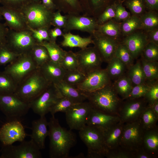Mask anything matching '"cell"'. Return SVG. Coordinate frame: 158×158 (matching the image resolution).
<instances>
[{"label": "cell", "mask_w": 158, "mask_h": 158, "mask_svg": "<svg viewBox=\"0 0 158 158\" xmlns=\"http://www.w3.org/2000/svg\"><path fill=\"white\" fill-rule=\"evenodd\" d=\"M49 139V157L51 158H68L71 149L76 144V137L72 130L62 127L54 115L48 122Z\"/></svg>", "instance_id": "cell-1"}, {"label": "cell", "mask_w": 158, "mask_h": 158, "mask_svg": "<svg viewBox=\"0 0 158 158\" xmlns=\"http://www.w3.org/2000/svg\"><path fill=\"white\" fill-rule=\"evenodd\" d=\"M85 93L93 108L107 114L118 115V109L123 100L111 84L94 92Z\"/></svg>", "instance_id": "cell-2"}, {"label": "cell", "mask_w": 158, "mask_h": 158, "mask_svg": "<svg viewBox=\"0 0 158 158\" xmlns=\"http://www.w3.org/2000/svg\"><path fill=\"white\" fill-rule=\"evenodd\" d=\"M51 83L36 69L18 85L14 94L22 101L30 103L41 94Z\"/></svg>", "instance_id": "cell-3"}, {"label": "cell", "mask_w": 158, "mask_h": 158, "mask_svg": "<svg viewBox=\"0 0 158 158\" xmlns=\"http://www.w3.org/2000/svg\"><path fill=\"white\" fill-rule=\"evenodd\" d=\"M79 130L80 138L87 147V157L102 158L105 157L108 150L104 142L103 131L95 127L87 125Z\"/></svg>", "instance_id": "cell-4"}, {"label": "cell", "mask_w": 158, "mask_h": 158, "mask_svg": "<svg viewBox=\"0 0 158 158\" xmlns=\"http://www.w3.org/2000/svg\"><path fill=\"white\" fill-rule=\"evenodd\" d=\"M21 11L28 26L34 29H50L53 12L45 8L41 3L30 2Z\"/></svg>", "instance_id": "cell-5"}, {"label": "cell", "mask_w": 158, "mask_h": 158, "mask_svg": "<svg viewBox=\"0 0 158 158\" xmlns=\"http://www.w3.org/2000/svg\"><path fill=\"white\" fill-rule=\"evenodd\" d=\"M30 109L29 103L22 101L14 94L0 95V110L8 121L20 120Z\"/></svg>", "instance_id": "cell-6"}, {"label": "cell", "mask_w": 158, "mask_h": 158, "mask_svg": "<svg viewBox=\"0 0 158 158\" xmlns=\"http://www.w3.org/2000/svg\"><path fill=\"white\" fill-rule=\"evenodd\" d=\"M37 68L29 52L20 55L5 67L4 71L10 75L18 85Z\"/></svg>", "instance_id": "cell-7"}, {"label": "cell", "mask_w": 158, "mask_h": 158, "mask_svg": "<svg viewBox=\"0 0 158 158\" xmlns=\"http://www.w3.org/2000/svg\"><path fill=\"white\" fill-rule=\"evenodd\" d=\"M145 130L139 119L124 123L120 145L134 154L142 147Z\"/></svg>", "instance_id": "cell-8"}, {"label": "cell", "mask_w": 158, "mask_h": 158, "mask_svg": "<svg viewBox=\"0 0 158 158\" xmlns=\"http://www.w3.org/2000/svg\"><path fill=\"white\" fill-rule=\"evenodd\" d=\"M63 97L56 85L51 83L41 94L29 103L30 109L40 116H45Z\"/></svg>", "instance_id": "cell-9"}, {"label": "cell", "mask_w": 158, "mask_h": 158, "mask_svg": "<svg viewBox=\"0 0 158 158\" xmlns=\"http://www.w3.org/2000/svg\"><path fill=\"white\" fill-rule=\"evenodd\" d=\"M37 44L29 30L16 31L9 29L6 44L18 54L20 55L29 52Z\"/></svg>", "instance_id": "cell-10"}, {"label": "cell", "mask_w": 158, "mask_h": 158, "mask_svg": "<svg viewBox=\"0 0 158 158\" xmlns=\"http://www.w3.org/2000/svg\"><path fill=\"white\" fill-rule=\"evenodd\" d=\"M147 104L144 97L123 100L118 111L120 122L126 123L138 120Z\"/></svg>", "instance_id": "cell-11"}, {"label": "cell", "mask_w": 158, "mask_h": 158, "mask_svg": "<svg viewBox=\"0 0 158 158\" xmlns=\"http://www.w3.org/2000/svg\"><path fill=\"white\" fill-rule=\"evenodd\" d=\"M92 107L88 101L75 104L65 112L67 123L70 129L79 130L86 125V121Z\"/></svg>", "instance_id": "cell-12"}, {"label": "cell", "mask_w": 158, "mask_h": 158, "mask_svg": "<svg viewBox=\"0 0 158 158\" xmlns=\"http://www.w3.org/2000/svg\"><path fill=\"white\" fill-rule=\"evenodd\" d=\"M17 145H4L1 158H41L40 150L31 140H25Z\"/></svg>", "instance_id": "cell-13"}, {"label": "cell", "mask_w": 158, "mask_h": 158, "mask_svg": "<svg viewBox=\"0 0 158 158\" xmlns=\"http://www.w3.org/2000/svg\"><path fill=\"white\" fill-rule=\"evenodd\" d=\"M75 53L78 59V70L86 75L93 71L101 68L103 61L94 46L81 49Z\"/></svg>", "instance_id": "cell-14"}, {"label": "cell", "mask_w": 158, "mask_h": 158, "mask_svg": "<svg viewBox=\"0 0 158 158\" xmlns=\"http://www.w3.org/2000/svg\"><path fill=\"white\" fill-rule=\"evenodd\" d=\"M111 80L106 69L100 68L87 74L84 80L76 87L84 93H90L111 84Z\"/></svg>", "instance_id": "cell-15"}, {"label": "cell", "mask_w": 158, "mask_h": 158, "mask_svg": "<svg viewBox=\"0 0 158 158\" xmlns=\"http://www.w3.org/2000/svg\"><path fill=\"white\" fill-rule=\"evenodd\" d=\"M28 135L20 120L8 121L0 128V140L4 145L22 142Z\"/></svg>", "instance_id": "cell-16"}, {"label": "cell", "mask_w": 158, "mask_h": 158, "mask_svg": "<svg viewBox=\"0 0 158 158\" xmlns=\"http://www.w3.org/2000/svg\"><path fill=\"white\" fill-rule=\"evenodd\" d=\"M0 14L5 20L4 25L9 29L16 31L28 30V25L21 11L2 6H0Z\"/></svg>", "instance_id": "cell-17"}, {"label": "cell", "mask_w": 158, "mask_h": 158, "mask_svg": "<svg viewBox=\"0 0 158 158\" xmlns=\"http://www.w3.org/2000/svg\"><path fill=\"white\" fill-rule=\"evenodd\" d=\"M94 47L99 53L103 61L108 62L114 56L118 44L115 39L96 31L93 34Z\"/></svg>", "instance_id": "cell-18"}, {"label": "cell", "mask_w": 158, "mask_h": 158, "mask_svg": "<svg viewBox=\"0 0 158 158\" xmlns=\"http://www.w3.org/2000/svg\"><path fill=\"white\" fill-rule=\"evenodd\" d=\"M120 121L118 115L107 114L92 108L87 118L86 125L104 131Z\"/></svg>", "instance_id": "cell-19"}, {"label": "cell", "mask_w": 158, "mask_h": 158, "mask_svg": "<svg viewBox=\"0 0 158 158\" xmlns=\"http://www.w3.org/2000/svg\"><path fill=\"white\" fill-rule=\"evenodd\" d=\"M98 25L91 18L71 15L67 16L66 23L63 29L66 32L76 30L93 34Z\"/></svg>", "instance_id": "cell-20"}, {"label": "cell", "mask_w": 158, "mask_h": 158, "mask_svg": "<svg viewBox=\"0 0 158 158\" xmlns=\"http://www.w3.org/2000/svg\"><path fill=\"white\" fill-rule=\"evenodd\" d=\"M48 122L45 116H40L32 122L31 140L41 150L45 148V140L48 136Z\"/></svg>", "instance_id": "cell-21"}, {"label": "cell", "mask_w": 158, "mask_h": 158, "mask_svg": "<svg viewBox=\"0 0 158 158\" xmlns=\"http://www.w3.org/2000/svg\"><path fill=\"white\" fill-rule=\"evenodd\" d=\"M148 42L145 33L134 32L127 35L122 43L126 46L134 59L141 55Z\"/></svg>", "instance_id": "cell-22"}, {"label": "cell", "mask_w": 158, "mask_h": 158, "mask_svg": "<svg viewBox=\"0 0 158 158\" xmlns=\"http://www.w3.org/2000/svg\"><path fill=\"white\" fill-rule=\"evenodd\" d=\"M38 68L47 81L55 84L63 80L66 71L60 63L51 60Z\"/></svg>", "instance_id": "cell-23"}, {"label": "cell", "mask_w": 158, "mask_h": 158, "mask_svg": "<svg viewBox=\"0 0 158 158\" xmlns=\"http://www.w3.org/2000/svg\"><path fill=\"white\" fill-rule=\"evenodd\" d=\"M124 124L120 121L103 131L104 142L108 151L120 145Z\"/></svg>", "instance_id": "cell-24"}, {"label": "cell", "mask_w": 158, "mask_h": 158, "mask_svg": "<svg viewBox=\"0 0 158 158\" xmlns=\"http://www.w3.org/2000/svg\"><path fill=\"white\" fill-rule=\"evenodd\" d=\"M142 147L153 158L158 157V128L145 130L143 138Z\"/></svg>", "instance_id": "cell-25"}, {"label": "cell", "mask_w": 158, "mask_h": 158, "mask_svg": "<svg viewBox=\"0 0 158 158\" xmlns=\"http://www.w3.org/2000/svg\"><path fill=\"white\" fill-rule=\"evenodd\" d=\"M55 85L63 97L75 103L87 100L85 94L75 86L68 84L63 80Z\"/></svg>", "instance_id": "cell-26"}, {"label": "cell", "mask_w": 158, "mask_h": 158, "mask_svg": "<svg viewBox=\"0 0 158 158\" xmlns=\"http://www.w3.org/2000/svg\"><path fill=\"white\" fill-rule=\"evenodd\" d=\"M63 40L61 43L63 47H79L81 49L87 47L93 41L91 37H83L78 35L73 34L70 32L63 33Z\"/></svg>", "instance_id": "cell-27"}, {"label": "cell", "mask_w": 158, "mask_h": 158, "mask_svg": "<svg viewBox=\"0 0 158 158\" xmlns=\"http://www.w3.org/2000/svg\"><path fill=\"white\" fill-rule=\"evenodd\" d=\"M112 86L122 100L128 98L133 87L129 78L125 74L115 80Z\"/></svg>", "instance_id": "cell-28"}, {"label": "cell", "mask_w": 158, "mask_h": 158, "mask_svg": "<svg viewBox=\"0 0 158 158\" xmlns=\"http://www.w3.org/2000/svg\"><path fill=\"white\" fill-rule=\"evenodd\" d=\"M107 63L105 69L111 80H115L125 74L127 67L118 58L114 56Z\"/></svg>", "instance_id": "cell-29"}, {"label": "cell", "mask_w": 158, "mask_h": 158, "mask_svg": "<svg viewBox=\"0 0 158 158\" xmlns=\"http://www.w3.org/2000/svg\"><path fill=\"white\" fill-rule=\"evenodd\" d=\"M38 44L45 47L48 52L51 60L60 63L66 51L61 48L56 44V42L44 41Z\"/></svg>", "instance_id": "cell-30"}, {"label": "cell", "mask_w": 158, "mask_h": 158, "mask_svg": "<svg viewBox=\"0 0 158 158\" xmlns=\"http://www.w3.org/2000/svg\"><path fill=\"white\" fill-rule=\"evenodd\" d=\"M121 24L111 20L102 24L98 25L96 31L115 39L119 36L121 32Z\"/></svg>", "instance_id": "cell-31"}, {"label": "cell", "mask_w": 158, "mask_h": 158, "mask_svg": "<svg viewBox=\"0 0 158 158\" xmlns=\"http://www.w3.org/2000/svg\"><path fill=\"white\" fill-rule=\"evenodd\" d=\"M140 62L146 81H148L149 83L157 81L158 79L157 61H147L142 59Z\"/></svg>", "instance_id": "cell-32"}, {"label": "cell", "mask_w": 158, "mask_h": 158, "mask_svg": "<svg viewBox=\"0 0 158 158\" xmlns=\"http://www.w3.org/2000/svg\"><path fill=\"white\" fill-rule=\"evenodd\" d=\"M127 75L133 86L146 83L141 62L138 61L128 68Z\"/></svg>", "instance_id": "cell-33"}, {"label": "cell", "mask_w": 158, "mask_h": 158, "mask_svg": "<svg viewBox=\"0 0 158 158\" xmlns=\"http://www.w3.org/2000/svg\"><path fill=\"white\" fill-rule=\"evenodd\" d=\"M30 53L38 68L51 60L46 49L38 44L33 47Z\"/></svg>", "instance_id": "cell-34"}, {"label": "cell", "mask_w": 158, "mask_h": 158, "mask_svg": "<svg viewBox=\"0 0 158 158\" xmlns=\"http://www.w3.org/2000/svg\"><path fill=\"white\" fill-rule=\"evenodd\" d=\"M139 119L144 129L147 130L152 129L157 126L158 116L147 105L141 113Z\"/></svg>", "instance_id": "cell-35"}, {"label": "cell", "mask_w": 158, "mask_h": 158, "mask_svg": "<svg viewBox=\"0 0 158 158\" xmlns=\"http://www.w3.org/2000/svg\"><path fill=\"white\" fill-rule=\"evenodd\" d=\"M17 86L10 75L4 71H0V95L14 94Z\"/></svg>", "instance_id": "cell-36"}, {"label": "cell", "mask_w": 158, "mask_h": 158, "mask_svg": "<svg viewBox=\"0 0 158 158\" xmlns=\"http://www.w3.org/2000/svg\"><path fill=\"white\" fill-rule=\"evenodd\" d=\"M121 32L127 35L137 30L142 29V24L140 17L133 15L123 21L121 24Z\"/></svg>", "instance_id": "cell-37"}, {"label": "cell", "mask_w": 158, "mask_h": 158, "mask_svg": "<svg viewBox=\"0 0 158 158\" xmlns=\"http://www.w3.org/2000/svg\"><path fill=\"white\" fill-rule=\"evenodd\" d=\"M139 17L142 24V29L148 31L158 28V15L154 12L150 11L144 13Z\"/></svg>", "instance_id": "cell-38"}, {"label": "cell", "mask_w": 158, "mask_h": 158, "mask_svg": "<svg viewBox=\"0 0 158 158\" xmlns=\"http://www.w3.org/2000/svg\"><path fill=\"white\" fill-rule=\"evenodd\" d=\"M114 56L120 60L128 69L133 64L134 59L127 47L123 43H118V44Z\"/></svg>", "instance_id": "cell-39"}, {"label": "cell", "mask_w": 158, "mask_h": 158, "mask_svg": "<svg viewBox=\"0 0 158 158\" xmlns=\"http://www.w3.org/2000/svg\"><path fill=\"white\" fill-rule=\"evenodd\" d=\"M86 75L78 70L66 71L63 81L71 85L76 86L85 79Z\"/></svg>", "instance_id": "cell-40"}, {"label": "cell", "mask_w": 158, "mask_h": 158, "mask_svg": "<svg viewBox=\"0 0 158 158\" xmlns=\"http://www.w3.org/2000/svg\"><path fill=\"white\" fill-rule=\"evenodd\" d=\"M60 64L66 71L78 70V61L75 53L71 50L66 51Z\"/></svg>", "instance_id": "cell-41"}, {"label": "cell", "mask_w": 158, "mask_h": 158, "mask_svg": "<svg viewBox=\"0 0 158 158\" xmlns=\"http://www.w3.org/2000/svg\"><path fill=\"white\" fill-rule=\"evenodd\" d=\"M20 55L11 50L6 43L1 46L0 47V66L5 65L11 63Z\"/></svg>", "instance_id": "cell-42"}, {"label": "cell", "mask_w": 158, "mask_h": 158, "mask_svg": "<svg viewBox=\"0 0 158 158\" xmlns=\"http://www.w3.org/2000/svg\"><path fill=\"white\" fill-rule=\"evenodd\" d=\"M142 59L150 61L158 60V45L148 42L144 48L142 53Z\"/></svg>", "instance_id": "cell-43"}, {"label": "cell", "mask_w": 158, "mask_h": 158, "mask_svg": "<svg viewBox=\"0 0 158 158\" xmlns=\"http://www.w3.org/2000/svg\"><path fill=\"white\" fill-rule=\"evenodd\" d=\"M76 103L71 99L64 97L60 99L50 109L51 115L59 112L65 113L69 108Z\"/></svg>", "instance_id": "cell-44"}, {"label": "cell", "mask_w": 158, "mask_h": 158, "mask_svg": "<svg viewBox=\"0 0 158 158\" xmlns=\"http://www.w3.org/2000/svg\"><path fill=\"white\" fill-rule=\"evenodd\" d=\"M126 4L133 15L139 17L144 13L146 7L144 0H127Z\"/></svg>", "instance_id": "cell-45"}, {"label": "cell", "mask_w": 158, "mask_h": 158, "mask_svg": "<svg viewBox=\"0 0 158 158\" xmlns=\"http://www.w3.org/2000/svg\"><path fill=\"white\" fill-rule=\"evenodd\" d=\"M105 157L107 158H133V153L119 145L108 150Z\"/></svg>", "instance_id": "cell-46"}, {"label": "cell", "mask_w": 158, "mask_h": 158, "mask_svg": "<svg viewBox=\"0 0 158 158\" xmlns=\"http://www.w3.org/2000/svg\"><path fill=\"white\" fill-rule=\"evenodd\" d=\"M150 84L146 83L133 86L127 99H135L144 97L150 88Z\"/></svg>", "instance_id": "cell-47"}, {"label": "cell", "mask_w": 158, "mask_h": 158, "mask_svg": "<svg viewBox=\"0 0 158 158\" xmlns=\"http://www.w3.org/2000/svg\"><path fill=\"white\" fill-rule=\"evenodd\" d=\"M49 29L45 28L34 29L28 26V30L31 31L33 37L37 44L40 43L44 41L50 40L49 34Z\"/></svg>", "instance_id": "cell-48"}, {"label": "cell", "mask_w": 158, "mask_h": 158, "mask_svg": "<svg viewBox=\"0 0 158 158\" xmlns=\"http://www.w3.org/2000/svg\"><path fill=\"white\" fill-rule=\"evenodd\" d=\"M117 4L114 3L107 6L99 16L97 23L98 25L102 24L114 18Z\"/></svg>", "instance_id": "cell-49"}, {"label": "cell", "mask_w": 158, "mask_h": 158, "mask_svg": "<svg viewBox=\"0 0 158 158\" xmlns=\"http://www.w3.org/2000/svg\"><path fill=\"white\" fill-rule=\"evenodd\" d=\"M30 2V0H0V4L2 6L20 11L24 6Z\"/></svg>", "instance_id": "cell-50"}, {"label": "cell", "mask_w": 158, "mask_h": 158, "mask_svg": "<svg viewBox=\"0 0 158 158\" xmlns=\"http://www.w3.org/2000/svg\"><path fill=\"white\" fill-rule=\"evenodd\" d=\"M67 16L62 15L60 10L54 12L51 22V25L61 29L64 28L66 25Z\"/></svg>", "instance_id": "cell-51"}, {"label": "cell", "mask_w": 158, "mask_h": 158, "mask_svg": "<svg viewBox=\"0 0 158 158\" xmlns=\"http://www.w3.org/2000/svg\"><path fill=\"white\" fill-rule=\"evenodd\" d=\"M144 97L148 104L153 103L158 101V84L157 82L151 83L150 88Z\"/></svg>", "instance_id": "cell-52"}, {"label": "cell", "mask_w": 158, "mask_h": 158, "mask_svg": "<svg viewBox=\"0 0 158 158\" xmlns=\"http://www.w3.org/2000/svg\"><path fill=\"white\" fill-rule=\"evenodd\" d=\"M57 8L66 7L72 9H77L80 6L79 0H54Z\"/></svg>", "instance_id": "cell-53"}, {"label": "cell", "mask_w": 158, "mask_h": 158, "mask_svg": "<svg viewBox=\"0 0 158 158\" xmlns=\"http://www.w3.org/2000/svg\"><path fill=\"white\" fill-rule=\"evenodd\" d=\"M130 16V13L126 10L121 4H117L114 18L117 21H123Z\"/></svg>", "instance_id": "cell-54"}, {"label": "cell", "mask_w": 158, "mask_h": 158, "mask_svg": "<svg viewBox=\"0 0 158 158\" xmlns=\"http://www.w3.org/2000/svg\"><path fill=\"white\" fill-rule=\"evenodd\" d=\"M3 17L0 14V47L6 43V37L9 29L1 22Z\"/></svg>", "instance_id": "cell-55"}, {"label": "cell", "mask_w": 158, "mask_h": 158, "mask_svg": "<svg viewBox=\"0 0 158 158\" xmlns=\"http://www.w3.org/2000/svg\"><path fill=\"white\" fill-rule=\"evenodd\" d=\"M148 42H151L158 45V29L147 31L146 33Z\"/></svg>", "instance_id": "cell-56"}, {"label": "cell", "mask_w": 158, "mask_h": 158, "mask_svg": "<svg viewBox=\"0 0 158 158\" xmlns=\"http://www.w3.org/2000/svg\"><path fill=\"white\" fill-rule=\"evenodd\" d=\"M63 33L61 28L55 27L54 28L49 29V34L50 39V41L56 42L58 37L62 36Z\"/></svg>", "instance_id": "cell-57"}, {"label": "cell", "mask_w": 158, "mask_h": 158, "mask_svg": "<svg viewBox=\"0 0 158 158\" xmlns=\"http://www.w3.org/2000/svg\"><path fill=\"white\" fill-rule=\"evenodd\" d=\"M133 158H153V157L147 152L142 147L134 153Z\"/></svg>", "instance_id": "cell-58"}, {"label": "cell", "mask_w": 158, "mask_h": 158, "mask_svg": "<svg viewBox=\"0 0 158 158\" xmlns=\"http://www.w3.org/2000/svg\"><path fill=\"white\" fill-rule=\"evenodd\" d=\"M42 4L47 8L53 11L57 8L54 0H40Z\"/></svg>", "instance_id": "cell-59"}, {"label": "cell", "mask_w": 158, "mask_h": 158, "mask_svg": "<svg viewBox=\"0 0 158 158\" xmlns=\"http://www.w3.org/2000/svg\"><path fill=\"white\" fill-rule=\"evenodd\" d=\"M146 7L151 11L158 9V0H144Z\"/></svg>", "instance_id": "cell-60"}, {"label": "cell", "mask_w": 158, "mask_h": 158, "mask_svg": "<svg viewBox=\"0 0 158 158\" xmlns=\"http://www.w3.org/2000/svg\"><path fill=\"white\" fill-rule=\"evenodd\" d=\"M95 8L100 7L105 2L106 0H86Z\"/></svg>", "instance_id": "cell-61"}, {"label": "cell", "mask_w": 158, "mask_h": 158, "mask_svg": "<svg viewBox=\"0 0 158 158\" xmlns=\"http://www.w3.org/2000/svg\"><path fill=\"white\" fill-rule=\"evenodd\" d=\"M147 105L158 116V101L152 103L148 104Z\"/></svg>", "instance_id": "cell-62"}, {"label": "cell", "mask_w": 158, "mask_h": 158, "mask_svg": "<svg viewBox=\"0 0 158 158\" xmlns=\"http://www.w3.org/2000/svg\"><path fill=\"white\" fill-rule=\"evenodd\" d=\"M85 157L84 154H83L82 153H81L80 154L78 155L77 156H74L73 157H72V158H85Z\"/></svg>", "instance_id": "cell-63"}, {"label": "cell", "mask_w": 158, "mask_h": 158, "mask_svg": "<svg viewBox=\"0 0 158 158\" xmlns=\"http://www.w3.org/2000/svg\"><path fill=\"white\" fill-rule=\"evenodd\" d=\"M30 2L37 3L41 2L40 0H30Z\"/></svg>", "instance_id": "cell-64"}]
</instances>
